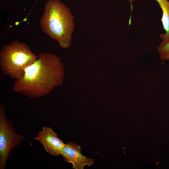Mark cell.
Wrapping results in <instances>:
<instances>
[{"instance_id": "obj_2", "label": "cell", "mask_w": 169, "mask_h": 169, "mask_svg": "<svg viewBox=\"0 0 169 169\" xmlns=\"http://www.w3.org/2000/svg\"><path fill=\"white\" fill-rule=\"evenodd\" d=\"M41 29L60 46L67 49L71 44L74 23L69 8L59 0H49L39 21Z\"/></svg>"}, {"instance_id": "obj_8", "label": "cell", "mask_w": 169, "mask_h": 169, "mask_svg": "<svg viewBox=\"0 0 169 169\" xmlns=\"http://www.w3.org/2000/svg\"><path fill=\"white\" fill-rule=\"evenodd\" d=\"M160 57L162 61L169 59V38L162 41L157 47Z\"/></svg>"}, {"instance_id": "obj_6", "label": "cell", "mask_w": 169, "mask_h": 169, "mask_svg": "<svg viewBox=\"0 0 169 169\" xmlns=\"http://www.w3.org/2000/svg\"><path fill=\"white\" fill-rule=\"evenodd\" d=\"M34 139L39 141L49 154L55 156L60 155L65 144L51 128L44 127Z\"/></svg>"}, {"instance_id": "obj_9", "label": "cell", "mask_w": 169, "mask_h": 169, "mask_svg": "<svg viewBox=\"0 0 169 169\" xmlns=\"http://www.w3.org/2000/svg\"></svg>"}, {"instance_id": "obj_3", "label": "cell", "mask_w": 169, "mask_h": 169, "mask_svg": "<svg viewBox=\"0 0 169 169\" xmlns=\"http://www.w3.org/2000/svg\"><path fill=\"white\" fill-rule=\"evenodd\" d=\"M38 57L27 44L15 40L0 51V66L3 73L18 80L23 77L25 68Z\"/></svg>"}, {"instance_id": "obj_7", "label": "cell", "mask_w": 169, "mask_h": 169, "mask_svg": "<svg viewBox=\"0 0 169 169\" xmlns=\"http://www.w3.org/2000/svg\"><path fill=\"white\" fill-rule=\"evenodd\" d=\"M156 0L162 11L161 21L165 33L160 34L159 37L163 41L169 38V1L167 0Z\"/></svg>"}, {"instance_id": "obj_1", "label": "cell", "mask_w": 169, "mask_h": 169, "mask_svg": "<svg viewBox=\"0 0 169 169\" xmlns=\"http://www.w3.org/2000/svg\"><path fill=\"white\" fill-rule=\"evenodd\" d=\"M64 70L59 57L43 52L27 67L23 77L16 80L13 90L31 98L49 95L55 87L63 83Z\"/></svg>"}, {"instance_id": "obj_4", "label": "cell", "mask_w": 169, "mask_h": 169, "mask_svg": "<svg viewBox=\"0 0 169 169\" xmlns=\"http://www.w3.org/2000/svg\"><path fill=\"white\" fill-rule=\"evenodd\" d=\"M24 138L16 133L7 118L4 107L0 105V169H4L12 150L19 146Z\"/></svg>"}, {"instance_id": "obj_5", "label": "cell", "mask_w": 169, "mask_h": 169, "mask_svg": "<svg viewBox=\"0 0 169 169\" xmlns=\"http://www.w3.org/2000/svg\"><path fill=\"white\" fill-rule=\"evenodd\" d=\"M60 155L66 162L71 163L72 168L74 169H83L85 166H90L94 163L93 159L82 154L80 146L72 142L65 144Z\"/></svg>"}]
</instances>
